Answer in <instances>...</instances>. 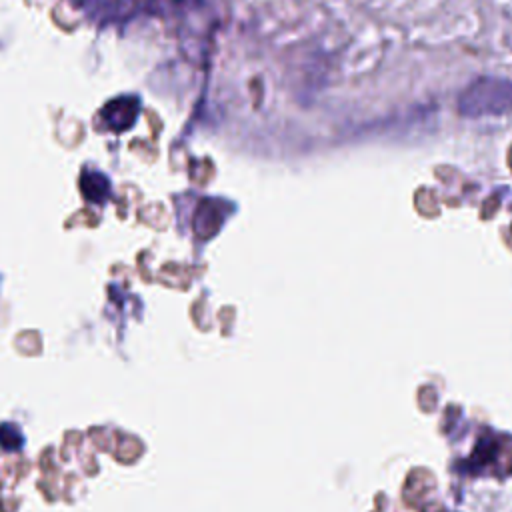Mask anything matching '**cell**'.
Returning <instances> with one entry per match:
<instances>
[{
  "instance_id": "1",
  "label": "cell",
  "mask_w": 512,
  "mask_h": 512,
  "mask_svg": "<svg viewBox=\"0 0 512 512\" xmlns=\"http://www.w3.org/2000/svg\"><path fill=\"white\" fill-rule=\"evenodd\" d=\"M458 110L468 118L512 112V82L502 78H478L460 94Z\"/></svg>"
}]
</instances>
